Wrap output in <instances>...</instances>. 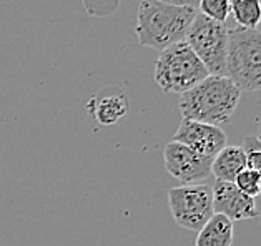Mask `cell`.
<instances>
[{
  "label": "cell",
  "mask_w": 261,
  "mask_h": 246,
  "mask_svg": "<svg viewBox=\"0 0 261 246\" xmlns=\"http://www.w3.org/2000/svg\"><path fill=\"white\" fill-rule=\"evenodd\" d=\"M165 168L183 185H196L212 176V158H205L178 142H170L163 151Z\"/></svg>",
  "instance_id": "obj_7"
},
{
  "label": "cell",
  "mask_w": 261,
  "mask_h": 246,
  "mask_svg": "<svg viewBox=\"0 0 261 246\" xmlns=\"http://www.w3.org/2000/svg\"><path fill=\"white\" fill-rule=\"evenodd\" d=\"M233 183L237 185L240 192H243L248 197H261V175L256 170L246 167L245 170H241V173L234 178Z\"/></svg>",
  "instance_id": "obj_14"
},
{
  "label": "cell",
  "mask_w": 261,
  "mask_h": 246,
  "mask_svg": "<svg viewBox=\"0 0 261 246\" xmlns=\"http://www.w3.org/2000/svg\"><path fill=\"white\" fill-rule=\"evenodd\" d=\"M87 108L95 122L110 127L128 113V100L118 88H105L90 98Z\"/></svg>",
  "instance_id": "obj_10"
},
{
  "label": "cell",
  "mask_w": 261,
  "mask_h": 246,
  "mask_svg": "<svg viewBox=\"0 0 261 246\" xmlns=\"http://www.w3.org/2000/svg\"><path fill=\"white\" fill-rule=\"evenodd\" d=\"M254 136H256V138H258V140L261 142V125H259V127H258V133H256V135H254Z\"/></svg>",
  "instance_id": "obj_18"
},
{
  "label": "cell",
  "mask_w": 261,
  "mask_h": 246,
  "mask_svg": "<svg viewBox=\"0 0 261 246\" xmlns=\"http://www.w3.org/2000/svg\"><path fill=\"white\" fill-rule=\"evenodd\" d=\"M241 148L246 155V167L256 170L261 175V142L254 135H248L245 136Z\"/></svg>",
  "instance_id": "obj_16"
},
{
  "label": "cell",
  "mask_w": 261,
  "mask_h": 246,
  "mask_svg": "<svg viewBox=\"0 0 261 246\" xmlns=\"http://www.w3.org/2000/svg\"><path fill=\"white\" fill-rule=\"evenodd\" d=\"M206 67L193 53L187 42H180L160 52L155 64V81L167 93L192 90L208 77Z\"/></svg>",
  "instance_id": "obj_4"
},
{
  "label": "cell",
  "mask_w": 261,
  "mask_h": 246,
  "mask_svg": "<svg viewBox=\"0 0 261 246\" xmlns=\"http://www.w3.org/2000/svg\"><path fill=\"white\" fill-rule=\"evenodd\" d=\"M233 222L223 214H213L198 231L195 246H231Z\"/></svg>",
  "instance_id": "obj_12"
},
{
  "label": "cell",
  "mask_w": 261,
  "mask_h": 246,
  "mask_svg": "<svg viewBox=\"0 0 261 246\" xmlns=\"http://www.w3.org/2000/svg\"><path fill=\"white\" fill-rule=\"evenodd\" d=\"M259 2H261V0H259Z\"/></svg>",
  "instance_id": "obj_19"
},
{
  "label": "cell",
  "mask_w": 261,
  "mask_h": 246,
  "mask_svg": "<svg viewBox=\"0 0 261 246\" xmlns=\"http://www.w3.org/2000/svg\"><path fill=\"white\" fill-rule=\"evenodd\" d=\"M168 205L175 223L190 231H200L215 214L212 186L203 183L171 188Z\"/></svg>",
  "instance_id": "obj_6"
},
{
  "label": "cell",
  "mask_w": 261,
  "mask_h": 246,
  "mask_svg": "<svg viewBox=\"0 0 261 246\" xmlns=\"http://www.w3.org/2000/svg\"><path fill=\"white\" fill-rule=\"evenodd\" d=\"M198 12L218 23H226L230 15V0H200Z\"/></svg>",
  "instance_id": "obj_15"
},
{
  "label": "cell",
  "mask_w": 261,
  "mask_h": 246,
  "mask_svg": "<svg viewBox=\"0 0 261 246\" xmlns=\"http://www.w3.org/2000/svg\"><path fill=\"white\" fill-rule=\"evenodd\" d=\"M185 42L193 53L206 67L210 75L226 77V53H228V27L196 14Z\"/></svg>",
  "instance_id": "obj_5"
},
{
  "label": "cell",
  "mask_w": 261,
  "mask_h": 246,
  "mask_svg": "<svg viewBox=\"0 0 261 246\" xmlns=\"http://www.w3.org/2000/svg\"><path fill=\"white\" fill-rule=\"evenodd\" d=\"M230 14L241 29H258L261 23L259 0H230Z\"/></svg>",
  "instance_id": "obj_13"
},
{
  "label": "cell",
  "mask_w": 261,
  "mask_h": 246,
  "mask_svg": "<svg viewBox=\"0 0 261 246\" xmlns=\"http://www.w3.org/2000/svg\"><path fill=\"white\" fill-rule=\"evenodd\" d=\"M240 97L241 90L228 77L208 75L192 90L181 93L178 105L183 118L220 127L233 117Z\"/></svg>",
  "instance_id": "obj_2"
},
{
  "label": "cell",
  "mask_w": 261,
  "mask_h": 246,
  "mask_svg": "<svg viewBox=\"0 0 261 246\" xmlns=\"http://www.w3.org/2000/svg\"><path fill=\"white\" fill-rule=\"evenodd\" d=\"M173 142H178L205 158H215L220 150L226 147V133L220 127L183 118L175 131Z\"/></svg>",
  "instance_id": "obj_8"
},
{
  "label": "cell",
  "mask_w": 261,
  "mask_h": 246,
  "mask_svg": "<svg viewBox=\"0 0 261 246\" xmlns=\"http://www.w3.org/2000/svg\"><path fill=\"white\" fill-rule=\"evenodd\" d=\"M246 168V155L241 147L226 145L220 150L212 161V175L220 181L233 183L234 178L241 173V170Z\"/></svg>",
  "instance_id": "obj_11"
},
{
  "label": "cell",
  "mask_w": 261,
  "mask_h": 246,
  "mask_svg": "<svg viewBox=\"0 0 261 246\" xmlns=\"http://www.w3.org/2000/svg\"><path fill=\"white\" fill-rule=\"evenodd\" d=\"M156 2L168 4V5H176V7H192L198 10L200 0H156Z\"/></svg>",
  "instance_id": "obj_17"
},
{
  "label": "cell",
  "mask_w": 261,
  "mask_h": 246,
  "mask_svg": "<svg viewBox=\"0 0 261 246\" xmlns=\"http://www.w3.org/2000/svg\"><path fill=\"white\" fill-rule=\"evenodd\" d=\"M226 77L241 92L261 90V32L258 29H228Z\"/></svg>",
  "instance_id": "obj_3"
},
{
  "label": "cell",
  "mask_w": 261,
  "mask_h": 246,
  "mask_svg": "<svg viewBox=\"0 0 261 246\" xmlns=\"http://www.w3.org/2000/svg\"><path fill=\"white\" fill-rule=\"evenodd\" d=\"M212 193L215 214H223L231 222H245L258 216L254 198L240 192L234 183L216 180L212 186Z\"/></svg>",
  "instance_id": "obj_9"
},
{
  "label": "cell",
  "mask_w": 261,
  "mask_h": 246,
  "mask_svg": "<svg viewBox=\"0 0 261 246\" xmlns=\"http://www.w3.org/2000/svg\"><path fill=\"white\" fill-rule=\"evenodd\" d=\"M196 14L198 10L192 7H176L156 0H142L138 5L135 27L140 45L162 52L171 45L185 42Z\"/></svg>",
  "instance_id": "obj_1"
}]
</instances>
